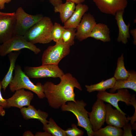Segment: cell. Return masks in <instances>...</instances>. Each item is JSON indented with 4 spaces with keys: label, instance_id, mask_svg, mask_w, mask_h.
<instances>
[{
    "label": "cell",
    "instance_id": "6da1fadb",
    "mask_svg": "<svg viewBox=\"0 0 136 136\" xmlns=\"http://www.w3.org/2000/svg\"><path fill=\"white\" fill-rule=\"evenodd\" d=\"M60 79L58 84L48 81L43 85L45 97L49 106L54 109H59L68 101H76L75 88L82 90L79 82L71 73L64 74Z\"/></svg>",
    "mask_w": 136,
    "mask_h": 136
},
{
    "label": "cell",
    "instance_id": "7a4b0ae2",
    "mask_svg": "<svg viewBox=\"0 0 136 136\" xmlns=\"http://www.w3.org/2000/svg\"><path fill=\"white\" fill-rule=\"evenodd\" d=\"M53 26L52 22L49 17H43L28 30L23 37L33 44L49 43L52 40L51 33Z\"/></svg>",
    "mask_w": 136,
    "mask_h": 136
},
{
    "label": "cell",
    "instance_id": "3957f363",
    "mask_svg": "<svg viewBox=\"0 0 136 136\" xmlns=\"http://www.w3.org/2000/svg\"><path fill=\"white\" fill-rule=\"evenodd\" d=\"M14 72V76L9 85L12 92H14L22 89H26L36 93L40 99H43L45 97L43 85L40 83L35 84L23 71L19 65H16Z\"/></svg>",
    "mask_w": 136,
    "mask_h": 136
},
{
    "label": "cell",
    "instance_id": "277c9868",
    "mask_svg": "<svg viewBox=\"0 0 136 136\" xmlns=\"http://www.w3.org/2000/svg\"><path fill=\"white\" fill-rule=\"evenodd\" d=\"M67 102L61 107L62 111L72 112L77 119V126L84 128L86 130L88 136H94V132L92 130L89 121L88 112L85 108L87 104L83 100Z\"/></svg>",
    "mask_w": 136,
    "mask_h": 136
},
{
    "label": "cell",
    "instance_id": "5b68a950",
    "mask_svg": "<svg viewBox=\"0 0 136 136\" xmlns=\"http://www.w3.org/2000/svg\"><path fill=\"white\" fill-rule=\"evenodd\" d=\"M25 48L30 50L36 54L41 51L40 49L28 42L23 36L14 35L7 41L0 44V56L4 57L11 52Z\"/></svg>",
    "mask_w": 136,
    "mask_h": 136
},
{
    "label": "cell",
    "instance_id": "8992f818",
    "mask_svg": "<svg viewBox=\"0 0 136 136\" xmlns=\"http://www.w3.org/2000/svg\"><path fill=\"white\" fill-rule=\"evenodd\" d=\"M16 19L14 34L23 36L28 30L40 21L44 16L41 14L30 15L26 13L20 7L15 12Z\"/></svg>",
    "mask_w": 136,
    "mask_h": 136
},
{
    "label": "cell",
    "instance_id": "52a82bcc",
    "mask_svg": "<svg viewBox=\"0 0 136 136\" xmlns=\"http://www.w3.org/2000/svg\"><path fill=\"white\" fill-rule=\"evenodd\" d=\"M70 47L62 42L49 46L44 52L41 58L42 65H58L60 61L70 53Z\"/></svg>",
    "mask_w": 136,
    "mask_h": 136
},
{
    "label": "cell",
    "instance_id": "ba28073f",
    "mask_svg": "<svg viewBox=\"0 0 136 136\" xmlns=\"http://www.w3.org/2000/svg\"><path fill=\"white\" fill-rule=\"evenodd\" d=\"M24 72L29 78L32 79L60 78L64 74L58 65L54 64L42 65L37 67L27 66L24 67Z\"/></svg>",
    "mask_w": 136,
    "mask_h": 136
},
{
    "label": "cell",
    "instance_id": "9c48e42d",
    "mask_svg": "<svg viewBox=\"0 0 136 136\" xmlns=\"http://www.w3.org/2000/svg\"><path fill=\"white\" fill-rule=\"evenodd\" d=\"M117 90V92L116 93H108L106 91L98 92L96 95L97 98L110 104L124 115H126L119 108L118 103L122 101L127 106L131 105V95L127 89H120Z\"/></svg>",
    "mask_w": 136,
    "mask_h": 136
},
{
    "label": "cell",
    "instance_id": "30bf717a",
    "mask_svg": "<svg viewBox=\"0 0 136 136\" xmlns=\"http://www.w3.org/2000/svg\"><path fill=\"white\" fill-rule=\"evenodd\" d=\"M104 102L97 98L93 105L91 111L88 112L89 121L94 132L101 128L105 122L106 110Z\"/></svg>",
    "mask_w": 136,
    "mask_h": 136
},
{
    "label": "cell",
    "instance_id": "8fae6325",
    "mask_svg": "<svg viewBox=\"0 0 136 136\" xmlns=\"http://www.w3.org/2000/svg\"><path fill=\"white\" fill-rule=\"evenodd\" d=\"M102 12L115 16L119 11L124 10L126 7L127 0H92Z\"/></svg>",
    "mask_w": 136,
    "mask_h": 136
},
{
    "label": "cell",
    "instance_id": "7c38bea8",
    "mask_svg": "<svg viewBox=\"0 0 136 136\" xmlns=\"http://www.w3.org/2000/svg\"><path fill=\"white\" fill-rule=\"evenodd\" d=\"M33 97V94L30 91H26L24 89L17 90L11 97L7 99L6 108L16 107L20 109L28 106L30 105Z\"/></svg>",
    "mask_w": 136,
    "mask_h": 136
},
{
    "label": "cell",
    "instance_id": "4fadbf2b",
    "mask_svg": "<svg viewBox=\"0 0 136 136\" xmlns=\"http://www.w3.org/2000/svg\"><path fill=\"white\" fill-rule=\"evenodd\" d=\"M96 23L95 19L93 15L89 13H85L76 28L75 38L78 40L82 41L89 37Z\"/></svg>",
    "mask_w": 136,
    "mask_h": 136
},
{
    "label": "cell",
    "instance_id": "5bb4252c",
    "mask_svg": "<svg viewBox=\"0 0 136 136\" xmlns=\"http://www.w3.org/2000/svg\"><path fill=\"white\" fill-rule=\"evenodd\" d=\"M16 19L14 16L0 15V44L14 35Z\"/></svg>",
    "mask_w": 136,
    "mask_h": 136
},
{
    "label": "cell",
    "instance_id": "9a60e30c",
    "mask_svg": "<svg viewBox=\"0 0 136 136\" xmlns=\"http://www.w3.org/2000/svg\"><path fill=\"white\" fill-rule=\"evenodd\" d=\"M105 122L108 125L122 128L129 121L125 115L117 109L113 108L109 103L106 104Z\"/></svg>",
    "mask_w": 136,
    "mask_h": 136
},
{
    "label": "cell",
    "instance_id": "2e32d148",
    "mask_svg": "<svg viewBox=\"0 0 136 136\" xmlns=\"http://www.w3.org/2000/svg\"><path fill=\"white\" fill-rule=\"evenodd\" d=\"M20 109L22 116L25 120L37 119L40 121L43 125L48 122V121L47 120L49 116L48 113L39 109L37 110L33 106L30 105L27 107H24Z\"/></svg>",
    "mask_w": 136,
    "mask_h": 136
},
{
    "label": "cell",
    "instance_id": "e0dca14e",
    "mask_svg": "<svg viewBox=\"0 0 136 136\" xmlns=\"http://www.w3.org/2000/svg\"><path fill=\"white\" fill-rule=\"evenodd\" d=\"M124 11V10L119 11L115 16L119 30L117 41L119 42L126 44L128 42V39L130 37L129 28L130 24L129 23L127 25L125 23L123 17Z\"/></svg>",
    "mask_w": 136,
    "mask_h": 136
},
{
    "label": "cell",
    "instance_id": "ac0fdd59",
    "mask_svg": "<svg viewBox=\"0 0 136 136\" xmlns=\"http://www.w3.org/2000/svg\"><path fill=\"white\" fill-rule=\"evenodd\" d=\"M89 9L88 6L82 3L77 4L70 17L64 24L65 28H76L80 22L84 14Z\"/></svg>",
    "mask_w": 136,
    "mask_h": 136
},
{
    "label": "cell",
    "instance_id": "d6986e66",
    "mask_svg": "<svg viewBox=\"0 0 136 136\" xmlns=\"http://www.w3.org/2000/svg\"><path fill=\"white\" fill-rule=\"evenodd\" d=\"M129 76L124 80H116L113 87L110 88V92L114 93L117 90L128 88L136 92V72L133 70H128Z\"/></svg>",
    "mask_w": 136,
    "mask_h": 136
},
{
    "label": "cell",
    "instance_id": "ffe728a7",
    "mask_svg": "<svg viewBox=\"0 0 136 136\" xmlns=\"http://www.w3.org/2000/svg\"><path fill=\"white\" fill-rule=\"evenodd\" d=\"M21 53L20 51H16L11 52L8 54L10 66L7 73L1 81L2 88L4 91H5L13 78V75L16 66V61Z\"/></svg>",
    "mask_w": 136,
    "mask_h": 136
},
{
    "label": "cell",
    "instance_id": "44dd1931",
    "mask_svg": "<svg viewBox=\"0 0 136 136\" xmlns=\"http://www.w3.org/2000/svg\"><path fill=\"white\" fill-rule=\"evenodd\" d=\"M110 29L106 24L102 23H96L89 36L97 40L104 42H108L111 40Z\"/></svg>",
    "mask_w": 136,
    "mask_h": 136
},
{
    "label": "cell",
    "instance_id": "7402d4cb",
    "mask_svg": "<svg viewBox=\"0 0 136 136\" xmlns=\"http://www.w3.org/2000/svg\"><path fill=\"white\" fill-rule=\"evenodd\" d=\"M55 12L60 14V20L64 24L70 17L75 8V4L72 2L67 1L60 4L54 7Z\"/></svg>",
    "mask_w": 136,
    "mask_h": 136
},
{
    "label": "cell",
    "instance_id": "603a6c76",
    "mask_svg": "<svg viewBox=\"0 0 136 136\" xmlns=\"http://www.w3.org/2000/svg\"><path fill=\"white\" fill-rule=\"evenodd\" d=\"M116 80L113 77L105 81L103 80L96 84L89 85H86L85 87L87 91L89 93L95 91H103L107 89L112 88L114 86Z\"/></svg>",
    "mask_w": 136,
    "mask_h": 136
},
{
    "label": "cell",
    "instance_id": "cb8c5ba5",
    "mask_svg": "<svg viewBox=\"0 0 136 136\" xmlns=\"http://www.w3.org/2000/svg\"><path fill=\"white\" fill-rule=\"evenodd\" d=\"M123 133L121 128L108 125L94 132V136H122Z\"/></svg>",
    "mask_w": 136,
    "mask_h": 136
},
{
    "label": "cell",
    "instance_id": "d4e9b609",
    "mask_svg": "<svg viewBox=\"0 0 136 136\" xmlns=\"http://www.w3.org/2000/svg\"><path fill=\"white\" fill-rule=\"evenodd\" d=\"M129 76L128 70H126L125 66L123 54H122L118 59L114 77L116 80H124L126 79Z\"/></svg>",
    "mask_w": 136,
    "mask_h": 136
},
{
    "label": "cell",
    "instance_id": "484cf974",
    "mask_svg": "<svg viewBox=\"0 0 136 136\" xmlns=\"http://www.w3.org/2000/svg\"><path fill=\"white\" fill-rule=\"evenodd\" d=\"M43 129L50 133L52 136H66L65 130L58 126L51 118L49 119L47 124L43 125Z\"/></svg>",
    "mask_w": 136,
    "mask_h": 136
},
{
    "label": "cell",
    "instance_id": "4316f807",
    "mask_svg": "<svg viewBox=\"0 0 136 136\" xmlns=\"http://www.w3.org/2000/svg\"><path fill=\"white\" fill-rule=\"evenodd\" d=\"M76 31V28H65L62 36V42L70 47L74 45Z\"/></svg>",
    "mask_w": 136,
    "mask_h": 136
},
{
    "label": "cell",
    "instance_id": "83f0119b",
    "mask_svg": "<svg viewBox=\"0 0 136 136\" xmlns=\"http://www.w3.org/2000/svg\"><path fill=\"white\" fill-rule=\"evenodd\" d=\"M65 29L64 26L56 22L54 23L51 33L52 40L56 43L62 42V36Z\"/></svg>",
    "mask_w": 136,
    "mask_h": 136
},
{
    "label": "cell",
    "instance_id": "f1b7e54d",
    "mask_svg": "<svg viewBox=\"0 0 136 136\" xmlns=\"http://www.w3.org/2000/svg\"><path fill=\"white\" fill-rule=\"evenodd\" d=\"M75 124L73 123L72 127L67 128L65 130L66 136H82L84 131L79 129Z\"/></svg>",
    "mask_w": 136,
    "mask_h": 136
},
{
    "label": "cell",
    "instance_id": "f546056e",
    "mask_svg": "<svg viewBox=\"0 0 136 136\" xmlns=\"http://www.w3.org/2000/svg\"><path fill=\"white\" fill-rule=\"evenodd\" d=\"M130 104L132 105L134 107L135 111L133 116L130 117L128 116L127 117V119L130 121V123L131 125L136 123V100L135 95L133 94L131 95V98L130 100Z\"/></svg>",
    "mask_w": 136,
    "mask_h": 136
},
{
    "label": "cell",
    "instance_id": "4dcf8cb0",
    "mask_svg": "<svg viewBox=\"0 0 136 136\" xmlns=\"http://www.w3.org/2000/svg\"><path fill=\"white\" fill-rule=\"evenodd\" d=\"M123 133L122 136H132L131 125L129 122L126 123L123 127Z\"/></svg>",
    "mask_w": 136,
    "mask_h": 136
},
{
    "label": "cell",
    "instance_id": "1f68e13d",
    "mask_svg": "<svg viewBox=\"0 0 136 136\" xmlns=\"http://www.w3.org/2000/svg\"><path fill=\"white\" fill-rule=\"evenodd\" d=\"M2 88L1 81L0 80V106L3 107L4 108H6L7 102V99H5L3 97L1 92Z\"/></svg>",
    "mask_w": 136,
    "mask_h": 136
},
{
    "label": "cell",
    "instance_id": "d6a6232c",
    "mask_svg": "<svg viewBox=\"0 0 136 136\" xmlns=\"http://www.w3.org/2000/svg\"><path fill=\"white\" fill-rule=\"evenodd\" d=\"M130 33L133 37V43L135 45H136V29H132L129 31Z\"/></svg>",
    "mask_w": 136,
    "mask_h": 136
},
{
    "label": "cell",
    "instance_id": "836d02e7",
    "mask_svg": "<svg viewBox=\"0 0 136 136\" xmlns=\"http://www.w3.org/2000/svg\"><path fill=\"white\" fill-rule=\"evenodd\" d=\"M12 0H0V9L3 10L5 8V5L6 3L8 4L10 3Z\"/></svg>",
    "mask_w": 136,
    "mask_h": 136
},
{
    "label": "cell",
    "instance_id": "e575fe53",
    "mask_svg": "<svg viewBox=\"0 0 136 136\" xmlns=\"http://www.w3.org/2000/svg\"><path fill=\"white\" fill-rule=\"evenodd\" d=\"M35 136H52L49 133L45 131L44 132H36L34 135Z\"/></svg>",
    "mask_w": 136,
    "mask_h": 136
},
{
    "label": "cell",
    "instance_id": "d590c367",
    "mask_svg": "<svg viewBox=\"0 0 136 136\" xmlns=\"http://www.w3.org/2000/svg\"><path fill=\"white\" fill-rule=\"evenodd\" d=\"M50 3L54 7L62 3V0H48Z\"/></svg>",
    "mask_w": 136,
    "mask_h": 136
},
{
    "label": "cell",
    "instance_id": "8d00e7d4",
    "mask_svg": "<svg viewBox=\"0 0 136 136\" xmlns=\"http://www.w3.org/2000/svg\"><path fill=\"white\" fill-rule=\"evenodd\" d=\"M85 1V0H66V1L71 2L77 4L82 3Z\"/></svg>",
    "mask_w": 136,
    "mask_h": 136
},
{
    "label": "cell",
    "instance_id": "74e56055",
    "mask_svg": "<svg viewBox=\"0 0 136 136\" xmlns=\"http://www.w3.org/2000/svg\"><path fill=\"white\" fill-rule=\"evenodd\" d=\"M23 136H34V135L30 131L27 130L24 132Z\"/></svg>",
    "mask_w": 136,
    "mask_h": 136
},
{
    "label": "cell",
    "instance_id": "f35d334b",
    "mask_svg": "<svg viewBox=\"0 0 136 136\" xmlns=\"http://www.w3.org/2000/svg\"><path fill=\"white\" fill-rule=\"evenodd\" d=\"M4 108L0 106V116H4L5 114V111Z\"/></svg>",
    "mask_w": 136,
    "mask_h": 136
},
{
    "label": "cell",
    "instance_id": "ab89813d",
    "mask_svg": "<svg viewBox=\"0 0 136 136\" xmlns=\"http://www.w3.org/2000/svg\"><path fill=\"white\" fill-rule=\"evenodd\" d=\"M15 12L12 13H5L1 12L0 11V15H5L14 16Z\"/></svg>",
    "mask_w": 136,
    "mask_h": 136
},
{
    "label": "cell",
    "instance_id": "60d3db41",
    "mask_svg": "<svg viewBox=\"0 0 136 136\" xmlns=\"http://www.w3.org/2000/svg\"><path fill=\"white\" fill-rule=\"evenodd\" d=\"M41 0L42 1H45V0Z\"/></svg>",
    "mask_w": 136,
    "mask_h": 136
},
{
    "label": "cell",
    "instance_id": "b9f144b4",
    "mask_svg": "<svg viewBox=\"0 0 136 136\" xmlns=\"http://www.w3.org/2000/svg\"><path fill=\"white\" fill-rule=\"evenodd\" d=\"M134 0V1H135V0Z\"/></svg>",
    "mask_w": 136,
    "mask_h": 136
}]
</instances>
